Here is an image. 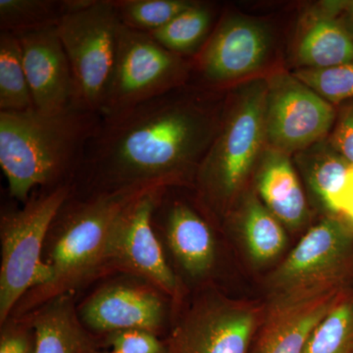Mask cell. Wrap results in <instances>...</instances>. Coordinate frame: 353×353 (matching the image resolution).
Wrapping results in <instances>:
<instances>
[{
  "label": "cell",
  "instance_id": "6da1fadb",
  "mask_svg": "<svg viewBox=\"0 0 353 353\" xmlns=\"http://www.w3.org/2000/svg\"><path fill=\"white\" fill-rule=\"evenodd\" d=\"M178 90L101 117L74 179V192L175 187L197 173L219 127L208 104Z\"/></svg>",
  "mask_w": 353,
  "mask_h": 353
},
{
  "label": "cell",
  "instance_id": "7a4b0ae2",
  "mask_svg": "<svg viewBox=\"0 0 353 353\" xmlns=\"http://www.w3.org/2000/svg\"><path fill=\"white\" fill-rule=\"evenodd\" d=\"M145 185L97 194H71L58 211L44 245L43 260L50 283L32 290L17 304L11 317L31 313L44 303L75 294L108 277V255L116 225L125 209L148 190Z\"/></svg>",
  "mask_w": 353,
  "mask_h": 353
},
{
  "label": "cell",
  "instance_id": "3957f363",
  "mask_svg": "<svg viewBox=\"0 0 353 353\" xmlns=\"http://www.w3.org/2000/svg\"><path fill=\"white\" fill-rule=\"evenodd\" d=\"M101 114L81 108L0 112V166L9 196L25 203L32 192L73 183Z\"/></svg>",
  "mask_w": 353,
  "mask_h": 353
},
{
  "label": "cell",
  "instance_id": "277c9868",
  "mask_svg": "<svg viewBox=\"0 0 353 353\" xmlns=\"http://www.w3.org/2000/svg\"><path fill=\"white\" fill-rule=\"evenodd\" d=\"M73 183L32 192L20 208L2 209L0 216V324L11 317L21 299L50 283L44 245L58 211Z\"/></svg>",
  "mask_w": 353,
  "mask_h": 353
},
{
  "label": "cell",
  "instance_id": "5b68a950",
  "mask_svg": "<svg viewBox=\"0 0 353 353\" xmlns=\"http://www.w3.org/2000/svg\"><path fill=\"white\" fill-rule=\"evenodd\" d=\"M121 27L113 0H69L57 32L80 108L101 113L115 67Z\"/></svg>",
  "mask_w": 353,
  "mask_h": 353
},
{
  "label": "cell",
  "instance_id": "8992f818",
  "mask_svg": "<svg viewBox=\"0 0 353 353\" xmlns=\"http://www.w3.org/2000/svg\"><path fill=\"white\" fill-rule=\"evenodd\" d=\"M267 83L245 88L219 127L196 176L204 196L225 204L240 190L266 138Z\"/></svg>",
  "mask_w": 353,
  "mask_h": 353
},
{
  "label": "cell",
  "instance_id": "52a82bcc",
  "mask_svg": "<svg viewBox=\"0 0 353 353\" xmlns=\"http://www.w3.org/2000/svg\"><path fill=\"white\" fill-rule=\"evenodd\" d=\"M174 305V299L152 283L116 274L97 282L77 309L83 326L101 343L109 334L127 330H143L163 339Z\"/></svg>",
  "mask_w": 353,
  "mask_h": 353
},
{
  "label": "cell",
  "instance_id": "ba28073f",
  "mask_svg": "<svg viewBox=\"0 0 353 353\" xmlns=\"http://www.w3.org/2000/svg\"><path fill=\"white\" fill-rule=\"evenodd\" d=\"M188 65L150 34L122 25L112 78L101 109L113 115L180 88Z\"/></svg>",
  "mask_w": 353,
  "mask_h": 353
},
{
  "label": "cell",
  "instance_id": "9c48e42d",
  "mask_svg": "<svg viewBox=\"0 0 353 353\" xmlns=\"http://www.w3.org/2000/svg\"><path fill=\"white\" fill-rule=\"evenodd\" d=\"M259 314L250 304L206 292L172 321L164 353H250Z\"/></svg>",
  "mask_w": 353,
  "mask_h": 353
},
{
  "label": "cell",
  "instance_id": "30bf717a",
  "mask_svg": "<svg viewBox=\"0 0 353 353\" xmlns=\"http://www.w3.org/2000/svg\"><path fill=\"white\" fill-rule=\"evenodd\" d=\"M164 188L148 190L121 215L109 250L108 275L128 274L143 279L163 290L176 304L182 299L183 287L152 223L153 210Z\"/></svg>",
  "mask_w": 353,
  "mask_h": 353
},
{
  "label": "cell",
  "instance_id": "8fae6325",
  "mask_svg": "<svg viewBox=\"0 0 353 353\" xmlns=\"http://www.w3.org/2000/svg\"><path fill=\"white\" fill-rule=\"evenodd\" d=\"M334 110L294 76L280 74L267 83L266 138L279 152L303 150L333 127Z\"/></svg>",
  "mask_w": 353,
  "mask_h": 353
},
{
  "label": "cell",
  "instance_id": "7c38bea8",
  "mask_svg": "<svg viewBox=\"0 0 353 353\" xmlns=\"http://www.w3.org/2000/svg\"><path fill=\"white\" fill-rule=\"evenodd\" d=\"M160 192L152 214L153 227L174 273L192 282L208 278L216 263L214 234L208 221L188 202ZM176 275V274H175Z\"/></svg>",
  "mask_w": 353,
  "mask_h": 353
},
{
  "label": "cell",
  "instance_id": "4fadbf2b",
  "mask_svg": "<svg viewBox=\"0 0 353 353\" xmlns=\"http://www.w3.org/2000/svg\"><path fill=\"white\" fill-rule=\"evenodd\" d=\"M15 36L19 41L34 108L43 112L80 108L73 73L58 36L57 26Z\"/></svg>",
  "mask_w": 353,
  "mask_h": 353
},
{
  "label": "cell",
  "instance_id": "5bb4252c",
  "mask_svg": "<svg viewBox=\"0 0 353 353\" xmlns=\"http://www.w3.org/2000/svg\"><path fill=\"white\" fill-rule=\"evenodd\" d=\"M352 236L341 221L327 218L304 234L274 274L272 282L288 296L318 289L345 262Z\"/></svg>",
  "mask_w": 353,
  "mask_h": 353
},
{
  "label": "cell",
  "instance_id": "9a60e30c",
  "mask_svg": "<svg viewBox=\"0 0 353 353\" xmlns=\"http://www.w3.org/2000/svg\"><path fill=\"white\" fill-rule=\"evenodd\" d=\"M269 37L254 21H223L197 58L199 73L209 85H220L256 71L266 59Z\"/></svg>",
  "mask_w": 353,
  "mask_h": 353
},
{
  "label": "cell",
  "instance_id": "2e32d148",
  "mask_svg": "<svg viewBox=\"0 0 353 353\" xmlns=\"http://www.w3.org/2000/svg\"><path fill=\"white\" fill-rule=\"evenodd\" d=\"M336 301L329 288L285 297L264 321L253 353H303L313 330Z\"/></svg>",
  "mask_w": 353,
  "mask_h": 353
},
{
  "label": "cell",
  "instance_id": "e0dca14e",
  "mask_svg": "<svg viewBox=\"0 0 353 353\" xmlns=\"http://www.w3.org/2000/svg\"><path fill=\"white\" fill-rule=\"evenodd\" d=\"M75 294H65L26 316L36 332V353H99L101 341L78 314Z\"/></svg>",
  "mask_w": 353,
  "mask_h": 353
},
{
  "label": "cell",
  "instance_id": "ac0fdd59",
  "mask_svg": "<svg viewBox=\"0 0 353 353\" xmlns=\"http://www.w3.org/2000/svg\"><path fill=\"white\" fill-rule=\"evenodd\" d=\"M257 185L264 205L280 222L292 229L303 224L307 217L305 196L284 153L270 152L262 165Z\"/></svg>",
  "mask_w": 353,
  "mask_h": 353
},
{
  "label": "cell",
  "instance_id": "d6986e66",
  "mask_svg": "<svg viewBox=\"0 0 353 353\" xmlns=\"http://www.w3.org/2000/svg\"><path fill=\"white\" fill-rule=\"evenodd\" d=\"M297 57L306 69L350 63L353 61V37L333 16H319L304 31Z\"/></svg>",
  "mask_w": 353,
  "mask_h": 353
},
{
  "label": "cell",
  "instance_id": "ffe728a7",
  "mask_svg": "<svg viewBox=\"0 0 353 353\" xmlns=\"http://www.w3.org/2000/svg\"><path fill=\"white\" fill-rule=\"evenodd\" d=\"M34 108L23 64L19 41L11 32H0V112Z\"/></svg>",
  "mask_w": 353,
  "mask_h": 353
},
{
  "label": "cell",
  "instance_id": "44dd1931",
  "mask_svg": "<svg viewBox=\"0 0 353 353\" xmlns=\"http://www.w3.org/2000/svg\"><path fill=\"white\" fill-rule=\"evenodd\" d=\"M212 21V10L205 4L194 2L163 28L148 34L166 50L183 57L197 52Z\"/></svg>",
  "mask_w": 353,
  "mask_h": 353
},
{
  "label": "cell",
  "instance_id": "7402d4cb",
  "mask_svg": "<svg viewBox=\"0 0 353 353\" xmlns=\"http://www.w3.org/2000/svg\"><path fill=\"white\" fill-rule=\"evenodd\" d=\"M243 227L248 252L254 261H270L284 250L287 238L280 221L255 197L246 202Z\"/></svg>",
  "mask_w": 353,
  "mask_h": 353
},
{
  "label": "cell",
  "instance_id": "603a6c76",
  "mask_svg": "<svg viewBox=\"0 0 353 353\" xmlns=\"http://www.w3.org/2000/svg\"><path fill=\"white\" fill-rule=\"evenodd\" d=\"M69 0H0V32L13 34L57 26Z\"/></svg>",
  "mask_w": 353,
  "mask_h": 353
},
{
  "label": "cell",
  "instance_id": "cb8c5ba5",
  "mask_svg": "<svg viewBox=\"0 0 353 353\" xmlns=\"http://www.w3.org/2000/svg\"><path fill=\"white\" fill-rule=\"evenodd\" d=\"M303 353H353V301H336L309 336Z\"/></svg>",
  "mask_w": 353,
  "mask_h": 353
},
{
  "label": "cell",
  "instance_id": "d4e9b609",
  "mask_svg": "<svg viewBox=\"0 0 353 353\" xmlns=\"http://www.w3.org/2000/svg\"><path fill=\"white\" fill-rule=\"evenodd\" d=\"M121 23L134 31L152 34L194 3L187 0H113Z\"/></svg>",
  "mask_w": 353,
  "mask_h": 353
},
{
  "label": "cell",
  "instance_id": "484cf974",
  "mask_svg": "<svg viewBox=\"0 0 353 353\" xmlns=\"http://www.w3.org/2000/svg\"><path fill=\"white\" fill-rule=\"evenodd\" d=\"M318 153L309 167V182L323 204L339 214L352 164L334 150Z\"/></svg>",
  "mask_w": 353,
  "mask_h": 353
},
{
  "label": "cell",
  "instance_id": "4316f807",
  "mask_svg": "<svg viewBox=\"0 0 353 353\" xmlns=\"http://www.w3.org/2000/svg\"><path fill=\"white\" fill-rule=\"evenodd\" d=\"M294 76L329 103L353 99V61L331 68H305Z\"/></svg>",
  "mask_w": 353,
  "mask_h": 353
},
{
  "label": "cell",
  "instance_id": "83f0119b",
  "mask_svg": "<svg viewBox=\"0 0 353 353\" xmlns=\"http://www.w3.org/2000/svg\"><path fill=\"white\" fill-rule=\"evenodd\" d=\"M36 332L26 316L0 324V353H36Z\"/></svg>",
  "mask_w": 353,
  "mask_h": 353
},
{
  "label": "cell",
  "instance_id": "f1b7e54d",
  "mask_svg": "<svg viewBox=\"0 0 353 353\" xmlns=\"http://www.w3.org/2000/svg\"><path fill=\"white\" fill-rule=\"evenodd\" d=\"M102 347L112 348L114 353H164L160 336L143 330H127L109 334L101 341Z\"/></svg>",
  "mask_w": 353,
  "mask_h": 353
},
{
  "label": "cell",
  "instance_id": "f546056e",
  "mask_svg": "<svg viewBox=\"0 0 353 353\" xmlns=\"http://www.w3.org/2000/svg\"><path fill=\"white\" fill-rule=\"evenodd\" d=\"M334 152L353 165V106L341 116L331 137Z\"/></svg>",
  "mask_w": 353,
  "mask_h": 353
},
{
  "label": "cell",
  "instance_id": "4dcf8cb0",
  "mask_svg": "<svg viewBox=\"0 0 353 353\" xmlns=\"http://www.w3.org/2000/svg\"><path fill=\"white\" fill-rule=\"evenodd\" d=\"M345 219L353 224V165L350 167V176H348L347 188L341 197L340 212Z\"/></svg>",
  "mask_w": 353,
  "mask_h": 353
},
{
  "label": "cell",
  "instance_id": "1f68e13d",
  "mask_svg": "<svg viewBox=\"0 0 353 353\" xmlns=\"http://www.w3.org/2000/svg\"><path fill=\"white\" fill-rule=\"evenodd\" d=\"M345 8H347L348 20H350V28H352V31L350 32L353 37V1L345 2Z\"/></svg>",
  "mask_w": 353,
  "mask_h": 353
},
{
  "label": "cell",
  "instance_id": "d6a6232c",
  "mask_svg": "<svg viewBox=\"0 0 353 353\" xmlns=\"http://www.w3.org/2000/svg\"><path fill=\"white\" fill-rule=\"evenodd\" d=\"M99 353H114V352H99Z\"/></svg>",
  "mask_w": 353,
  "mask_h": 353
}]
</instances>
